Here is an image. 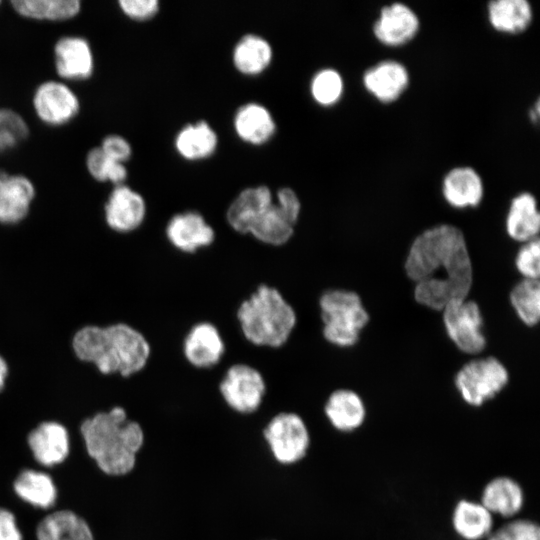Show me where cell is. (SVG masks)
Listing matches in <instances>:
<instances>
[{
  "label": "cell",
  "mask_w": 540,
  "mask_h": 540,
  "mask_svg": "<svg viewBox=\"0 0 540 540\" xmlns=\"http://www.w3.org/2000/svg\"><path fill=\"white\" fill-rule=\"evenodd\" d=\"M271 540H274V539H271Z\"/></svg>",
  "instance_id": "cell-46"
},
{
  "label": "cell",
  "mask_w": 540,
  "mask_h": 540,
  "mask_svg": "<svg viewBox=\"0 0 540 540\" xmlns=\"http://www.w3.org/2000/svg\"><path fill=\"white\" fill-rule=\"evenodd\" d=\"M0 4H1V1H0Z\"/></svg>",
  "instance_id": "cell-45"
},
{
  "label": "cell",
  "mask_w": 540,
  "mask_h": 540,
  "mask_svg": "<svg viewBox=\"0 0 540 540\" xmlns=\"http://www.w3.org/2000/svg\"><path fill=\"white\" fill-rule=\"evenodd\" d=\"M321 334L338 348L356 345L368 325L370 315L360 295L344 288H329L318 298Z\"/></svg>",
  "instance_id": "cell-5"
},
{
  "label": "cell",
  "mask_w": 540,
  "mask_h": 540,
  "mask_svg": "<svg viewBox=\"0 0 540 540\" xmlns=\"http://www.w3.org/2000/svg\"><path fill=\"white\" fill-rule=\"evenodd\" d=\"M233 124L237 136L252 145L267 143L276 132V123L270 111L254 102L238 108Z\"/></svg>",
  "instance_id": "cell-23"
},
{
  "label": "cell",
  "mask_w": 540,
  "mask_h": 540,
  "mask_svg": "<svg viewBox=\"0 0 540 540\" xmlns=\"http://www.w3.org/2000/svg\"><path fill=\"white\" fill-rule=\"evenodd\" d=\"M406 276L414 282L415 301L441 312L452 302L465 299L474 275L463 232L452 224H439L418 234L404 261Z\"/></svg>",
  "instance_id": "cell-1"
},
{
  "label": "cell",
  "mask_w": 540,
  "mask_h": 540,
  "mask_svg": "<svg viewBox=\"0 0 540 540\" xmlns=\"http://www.w3.org/2000/svg\"><path fill=\"white\" fill-rule=\"evenodd\" d=\"M13 486L22 500L36 507L49 508L57 498L54 482L44 472L24 470L17 476Z\"/></svg>",
  "instance_id": "cell-32"
},
{
  "label": "cell",
  "mask_w": 540,
  "mask_h": 540,
  "mask_svg": "<svg viewBox=\"0 0 540 540\" xmlns=\"http://www.w3.org/2000/svg\"><path fill=\"white\" fill-rule=\"evenodd\" d=\"M509 371L494 356L471 359L454 376V385L461 399L472 407H480L495 398L508 385Z\"/></svg>",
  "instance_id": "cell-8"
},
{
  "label": "cell",
  "mask_w": 540,
  "mask_h": 540,
  "mask_svg": "<svg viewBox=\"0 0 540 540\" xmlns=\"http://www.w3.org/2000/svg\"><path fill=\"white\" fill-rule=\"evenodd\" d=\"M29 136V126L17 111L0 107V153L14 149Z\"/></svg>",
  "instance_id": "cell-36"
},
{
  "label": "cell",
  "mask_w": 540,
  "mask_h": 540,
  "mask_svg": "<svg viewBox=\"0 0 540 540\" xmlns=\"http://www.w3.org/2000/svg\"><path fill=\"white\" fill-rule=\"evenodd\" d=\"M32 107L43 124L49 127H61L78 116L81 102L66 82L46 80L35 88L32 95Z\"/></svg>",
  "instance_id": "cell-11"
},
{
  "label": "cell",
  "mask_w": 540,
  "mask_h": 540,
  "mask_svg": "<svg viewBox=\"0 0 540 540\" xmlns=\"http://www.w3.org/2000/svg\"><path fill=\"white\" fill-rule=\"evenodd\" d=\"M72 347L80 360L93 363L102 374L123 377L145 369L152 354L148 338L124 322L85 326L74 335Z\"/></svg>",
  "instance_id": "cell-2"
},
{
  "label": "cell",
  "mask_w": 540,
  "mask_h": 540,
  "mask_svg": "<svg viewBox=\"0 0 540 540\" xmlns=\"http://www.w3.org/2000/svg\"><path fill=\"white\" fill-rule=\"evenodd\" d=\"M273 58L270 43L260 35L246 34L236 43L232 60L242 74L254 76L265 71Z\"/></svg>",
  "instance_id": "cell-30"
},
{
  "label": "cell",
  "mask_w": 540,
  "mask_h": 540,
  "mask_svg": "<svg viewBox=\"0 0 540 540\" xmlns=\"http://www.w3.org/2000/svg\"><path fill=\"white\" fill-rule=\"evenodd\" d=\"M36 537L37 540H94L88 523L68 510L44 517L37 525Z\"/></svg>",
  "instance_id": "cell-27"
},
{
  "label": "cell",
  "mask_w": 540,
  "mask_h": 540,
  "mask_svg": "<svg viewBox=\"0 0 540 540\" xmlns=\"http://www.w3.org/2000/svg\"><path fill=\"white\" fill-rule=\"evenodd\" d=\"M344 83L341 74L333 68L319 70L310 83V92L319 105L332 106L342 97Z\"/></svg>",
  "instance_id": "cell-35"
},
{
  "label": "cell",
  "mask_w": 540,
  "mask_h": 540,
  "mask_svg": "<svg viewBox=\"0 0 540 540\" xmlns=\"http://www.w3.org/2000/svg\"><path fill=\"white\" fill-rule=\"evenodd\" d=\"M144 197L126 184L113 186L104 205V218L110 229L119 233L137 230L145 221Z\"/></svg>",
  "instance_id": "cell-14"
},
{
  "label": "cell",
  "mask_w": 540,
  "mask_h": 540,
  "mask_svg": "<svg viewBox=\"0 0 540 540\" xmlns=\"http://www.w3.org/2000/svg\"><path fill=\"white\" fill-rule=\"evenodd\" d=\"M452 526L464 540H481L492 532L493 517L480 502L461 499L453 509Z\"/></svg>",
  "instance_id": "cell-26"
},
{
  "label": "cell",
  "mask_w": 540,
  "mask_h": 540,
  "mask_svg": "<svg viewBox=\"0 0 540 540\" xmlns=\"http://www.w3.org/2000/svg\"><path fill=\"white\" fill-rule=\"evenodd\" d=\"M227 353V343L219 326L211 320L192 323L181 340L184 361L196 370L219 366Z\"/></svg>",
  "instance_id": "cell-10"
},
{
  "label": "cell",
  "mask_w": 540,
  "mask_h": 540,
  "mask_svg": "<svg viewBox=\"0 0 540 540\" xmlns=\"http://www.w3.org/2000/svg\"><path fill=\"white\" fill-rule=\"evenodd\" d=\"M441 313L446 335L459 351L478 355L486 348L484 318L476 301L467 297L452 302Z\"/></svg>",
  "instance_id": "cell-9"
},
{
  "label": "cell",
  "mask_w": 540,
  "mask_h": 540,
  "mask_svg": "<svg viewBox=\"0 0 540 540\" xmlns=\"http://www.w3.org/2000/svg\"><path fill=\"white\" fill-rule=\"evenodd\" d=\"M0 540H22L12 512L0 509Z\"/></svg>",
  "instance_id": "cell-42"
},
{
  "label": "cell",
  "mask_w": 540,
  "mask_h": 540,
  "mask_svg": "<svg viewBox=\"0 0 540 540\" xmlns=\"http://www.w3.org/2000/svg\"><path fill=\"white\" fill-rule=\"evenodd\" d=\"M487 16L495 30L517 34L525 31L531 24L533 9L526 0H494L488 3Z\"/></svg>",
  "instance_id": "cell-29"
},
{
  "label": "cell",
  "mask_w": 540,
  "mask_h": 540,
  "mask_svg": "<svg viewBox=\"0 0 540 540\" xmlns=\"http://www.w3.org/2000/svg\"><path fill=\"white\" fill-rule=\"evenodd\" d=\"M175 148L186 160H203L217 149L218 136L214 129L204 120L184 126L175 137Z\"/></svg>",
  "instance_id": "cell-28"
},
{
  "label": "cell",
  "mask_w": 540,
  "mask_h": 540,
  "mask_svg": "<svg viewBox=\"0 0 540 540\" xmlns=\"http://www.w3.org/2000/svg\"><path fill=\"white\" fill-rule=\"evenodd\" d=\"M53 62L61 81H86L95 70V57L90 42L80 35H65L53 46Z\"/></svg>",
  "instance_id": "cell-13"
},
{
  "label": "cell",
  "mask_w": 540,
  "mask_h": 540,
  "mask_svg": "<svg viewBox=\"0 0 540 540\" xmlns=\"http://www.w3.org/2000/svg\"><path fill=\"white\" fill-rule=\"evenodd\" d=\"M408 84V70L395 60L381 61L363 74L365 89L382 103L396 101L407 89Z\"/></svg>",
  "instance_id": "cell-18"
},
{
  "label": "cell",
  "mask_w": 540,
  "mask_h": 540,
  "mask_svg": "<svg viewBox=\"0 0 540 540\" xmlns=\"http://www.w3.org/2000/svg\"><path fill=\"white\" fill-rule=\"evenodd\" d=\"M442 195L453 208L477 207L484 196L482 178L472 167L452 168L443 178Z\"/></svg>",
  "instance_id": "cell-20"
},
{
  "label": "cell",
  "mask_w": 540,
  "mask_h": 540,
  "mask_svg": "<svg viewBox=\"0 0 540 540\" xmlns=\"http://www.w3.org/2000/svg\"><path fill=\"white\" fill-rule=\"evenodd\" d=\"M99 148L111 159L125 164L133 153L130 142L118 134L106 135L99 145Z\"/></svg>",
  "instance_id": "cell-40"
},
{
  "label": "cell",
  "mask_w": 540,
  "mask_h": 540,
  "mask_svg": "<svg viewBox=\"0 0 540 540\" xmlns=\"http://www.w3.org/2000/svg\"><path fill=\"white\" fill-rule=\"evenodd\" d=\"M10 4L21 17L48 22L70 20L82 10L79 0H13Z\"/></svg>",
  "instance_id": "cell-31"
},
{
  "label": "cell",
  "mask_w": 540,
  "mask_h": 540,
  "mask_svg": "<svg viewBox=\"0 0 540 540\" xmlns=\"http://www.w3.org/2000/svg\"><path fill=\"white\" fill-rule=\"evenodd\" d=\"M217 389L221 400L231 411L249 416L262 407L268 393V381L255 365L236 361L223 371Z\"/></svg>",
  "instance_id": "cell-6"
},
{
  "label": "cell",
  "mask_w": 540,
  "mask_h": 540,
  "mask_svg": "<svg viewBox=\"0 0 540 540\" xmlns=\"http://www.w3.org/2000/svg\"><path fill=\"white\" fill-rule=\"evenodd\" d=\"M273 202V195L268 186L245 188L228 205L225 213L226 222L233 232L248 236L254 222Z\"/></svg>",
  "instance_id": "cell-17"
},
{
  "label": "cell",
  "mask_w": 540,
  "mask_h": 540,
  "mask_svg": "<svg viewBox=\"0 0 540 540\" xmlns=\"http://www.w3.org/2000/svg\"><path fill=\"white\" fill-rule=\"evenodd\" d=\"M262 437L273 459L284 466L301 462L311 445L306 421L292 410H282L270 417L262 429Z\"/></svg>",
  "instance_id": "cell-7"
},
{
  "label": "cell",
  "mask_w": 540,
  "mask_h": 540,
  "mask_svg": "<svg viewBox=\"0 0 540 540\" xmlns=\"http://www.w3.org/2000/svg\"><path fill=\"white\" fill-rule=\"evenodd\" d=\"M524 501V491L516 480L508 476H498L484 486L480 503L491 514L509 518L522 510Z\"/></svg>",
  "instance_id": "cell-24"
},
{
  "label": "cell",
  "mask_w": 540,
  "mask_h": 540,
  "mask_svg": "<svg viewBox=\"0 0 540 540\" xmlns=\"http://www.w3.org/2000/svg\"><path fill=\"white\" fill-rule=\"evenodd\" d=\"M505 230L512 240L521 244L538 238L540 213L532 193L521 192L512 198L505 218Z\"/></svg>",
  "instance_id": "cell-22"
},
{
  "label": "cell",
  "mask_w": 540,
  "mask_h": 540,
  "mask_svg": "<svg viewBox=\"0 0 540 540\" xmlns=\"http://www.w3.org/2000/svg\"><path fill=\"white\" fill-rule=\"evenodd\" d=\"M164 236L175 251L191 256L213 246L217 233L202 213L185 210L168 219Z\"/></svg>",
  "instance_id": "cell-12"
},
{
  "label": "cell",
  "mask_w": 540,
  "mask_h": 540,
  "mask_svg": "<svg viewBox=\"0 0 540 540\" xmlns=\"http://www.w3.org/2000/svg\"><path fill=\"white\" fill-rule=\"evenodd\" d=\"M539 112H540L539 101L537 100L536 103L534 104V107L529 111L531 121L533 122L538 121L539 114H540Z\"/></svg>",
  "instance_id": "cell-44"
},
{
  "label": "cell",
  "mask_w": 540,
  "mask_h": 540,
  "mask_svg": "<svg viewBox=\"0 0 540 540\" xmlns=\"http://www.w3.org/2000/svg\"><path fill=\"white\" fill-rule=\"evenodd\" d=\"M35 196L29 177L0 170V223L16 224L26 218Z\"/></svg>",
  "instance_id": "cell-16"
},
{
  "label": "cell",
  "mask_w": 540,
  "mask_h": 540,
  "mask_svg": "<svg viewBox=\"0 0 540 540\" xmlns=\"http://www.w3.org/2000/svg\"><path fill=\"white\" fill-rule=\"evenodd\" d=\"M515 268L522 279L539 280L540 276V241L539 238L522 243L518 249Z\"/></svg>",
  "instance_id": "cell-37"
},
{
  "label": "cell",
  "mask_w": 540,
  "mask_h": 540,
  "mask_svg": "<svg viewBox=\"0 0 540 540\" xmlns=\"http://www.w3.org/2000/svg\"><path fill=\"white\" fill-rule=\"evenodd\" d=\"M510 305L517 318L527 327H534L540 320L539 280L521 279L509 292Z\"/></svg>",
  "instance_id": "cell-33"
},
{
  "label": "cell",
  "mask_w": 540,
  "mask_h": 540,
  "mask_svg": "<svg viewBox=\"0 0 540 540\" xmlns=\"http://www.w3.org/2000/svg\"><path fill=\"white\" fill-rule=\"evenodd\" d=\"M419 28L415 11L404 3L395 2L382 7L373 24V34L380 43L397 47L410 42Z\"/></svg>",
  "instance_id": "cell-15"
},
{
  "label": "cell",
  "mask_w": 540,
  "mask_h": 540,
  "mask_svg": "<svg viewBox=\"0 0 540 540\" xmlns=\"http://www.w3.org/2000/svg\"><path fill=\"white\" fill-rule=\"evenodd\" d=\"M88 454L98 467L111 476L130 473L145 442V433L137 421L128 418L120 406L100 412L81 424Z\"/></svg>",
  "instance_id": "cell-4"
},
{
  "label": "cell",
  "mask_w": 540,
  "mask_h": 540,
  "mask_svg": "<svg viewBox=\"0 0 540 540\" xmlns=\"http://www.w3.org/2000/svg\"><path fill=\"white\" fill-rule=\"evenodd\" d=\"M323 411L330 425L343 433L359 429L364 424L367 415L362 397L348 388H338L330 392Z\"/></svg>",
  "instance_id": "cell-19"
},
{
  "label": "cell",
  "mask_w": 540,
  "mask_h": 540,
  "mask_svg": "<svg viewBox=\"0 0 540 540\" xmlns=\"http://www.w3.org/2000/svg\"><path fill=\"white\" fill-rule=\"evenodd\" d=\"M296 225L273 202L254 222L248 236L266 247L281 248L293 239Z\"/></svg>",
  "instance_id": "cell-25"
},
{
  "label": "cell",
  "mask_w": 540,
  "mask_h": 540,
  "mask_svg": "<svg viewBox=\"0 0 540 540\" xmlns=\"http://www.w3.org/2000/svg\"><path fill=\"white\" fill-rule=\"evenodd\" d=\"M121 12L135 21H146L157 15L160 5L158 0H119Z\"/></svg>",
  "instance_id": "cell-39"
},
{
  "label": "cell",
  "mask_w": 540,
  "mask_h": 540,
  "mask_svg": "<svg viewBox=\"0 0 540 540\" xmlns=\"http://www.w3.org/2000/svg\"><path fill=\"white\" fill-rule=\"evenodd\" d=\"M8 375V365L4 358L0 355V391L3 390Z\"/></svg>",
  "instance_id": "cell-43"
},
{
  "label": "cell",
  "mask_w": 540,
  "mask_h": 540,
  "mask_svg": "<svg viewBox=\"0 0 540 540\" xmlns=\"http://www.w3.org/2000/svg\"><path fill=\"white\" fill-rule=\"evenodd\" d=\"M235 320L243 339L253 347L279 350L286 346L298 325V313L283 291L259 283L239 301Z\"/></svg>",
  "instance_id": "cell-3"
},
{
  "label": "cell",
  "mask_w": 540,
  "mask_h": 540,
  "mask_svg": "<svg viewBox=\"0 0 540 540\" xmlns=\"http://www.w3.org/2000/svg\"><path fill=\"white\" fill-rule=\"evenodd\" d=\"M28 445L37 462L52 466L63 462L69 453V436L66 428L57 422L39 424L28 435Z\"/></svg>",
  "instance_id": "cell-21"
},
{
  "label": "cell",
  "mask_w": 540,
  "mask_h": 540,
  "mask_svg": "<svg viewBox=\"0 0 540 540\" xmlns=\"http://www.w3.org/2000/svg\"><path fill=\"white\" fill-rule=\"evenodd\" d=\"M277 206L296 224L301 214V201L290 187H282L276 193Z\"/></svg>",
  "instance_id": "cell-41"
},
{
  "label": "cell",
  "mask_w": 540,
  "mask_h": 540,
  "mask_svg": "<svg viewBox=\"0 0 540 540\" xmlns=\"http://www.w3.org/2000/svg\"><path fill=\"white\" fill-rule=\"evenodd\" d=\"M487 540H540V529L532 520L516 519L492 531Z\"/></svg>",
  "instance_id": "cell-38"
},
{
  "label": "cell",
  "mask_w": 540,
  "mask_h": 540,
  "mask_svg": "<svg viewBox=\"0 0 540 540\" xmlns=\"http://www.w3.org/2000/svg\"><path fill=\"white\" fill-rule=\"evenodd\" d=\"M88 174L97 182H109L113 186L125 184L128 171L125 164L109 158L99 146L91 148L85 156Z\"/></svg>",
  "instance_id": "cell-34"
}]
</instances>
